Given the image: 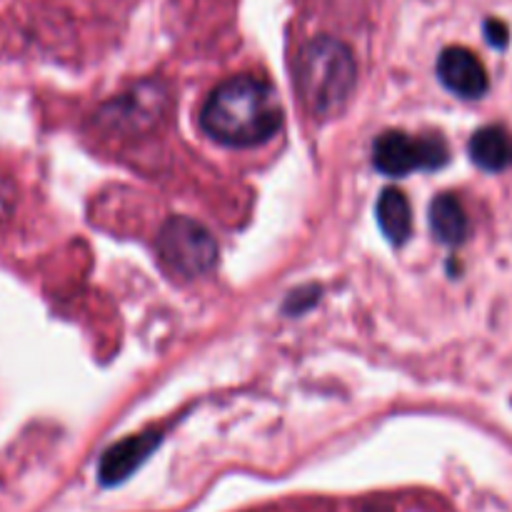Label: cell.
<instances>
[{
  "label": "cell",
  "instance_id": "obj_2",
  "mask_svg": "<svg viewBox=\"0 0 512 512\" xmlns=\"http://www.w3.org/2000/svg\"><path fill=\"white\" fill-rule=\"evenodd\" d=\"M358 80V68L350 48L340 40L320 35L310 40L298 55L295 85L305 108L318 118L343 110Z\"/></svg>",
  "mask_w": 512,
  "mask_h": 512
},
{
  "label": "cell",
  "instance_id": "obj_6",
  "mask_svg": "<svg viewBox=\"0 0 512 512\" xmlns=\"http://www.w3.org/2000/svg\"><path fill=\"white\" fill-rule=\"evenodd\" d=\"M438 78L460 98H483L488 93V73L478 55L468 48H445L438 58Z\"/></svg>",
  "mask_w": 512,
  "mask_h": 512
},
{
  "label": "cell",
  "instance_id": "obj_10",
  "mask_svg": "<svg viewBox=\"0 0 512 512\" xmlns=\"http://www.w3.org/2000/svg\"><path fill=\"white\" fill-rule=\"evenodd\" d=\"M375 213H378L380 230H383V235L390 243L403 245L410 238V230H413V210H410L405 193H400L398 188L383 190Z\"/></svg>",
  "mask_w": 512,
  "mask_h": 512
},
{
  "label": "cell",
  "instance_id": "obj_12",
  "mask_svg": "<svg viewBox=\"0 0 512 512\" xmlns=\"http://www.w3.org/2000/svg\"><path fill=\"white\" fill-rule=\"evenodd\" d=\"M8 205H10V190H8V185L0 183V215L8 210Z\"/></svg>",
  "mask_w": 512,
  "mask_h": 512
},
{
  "label": "cell",
  "instance_id": "obj_1",
  "mask_svg": "<svg viewBox=\"0 0 512 512\" xmlns=\"http://www.w3.org/2000/svg\"><path fill=\"white\" fill-rule=\"evenodd\" d=\"M283 105L265 80L238 75L220 83L200 110V128L228 148H253L278 133Z\"/></svg>",
  "mask_w": 512,
  "mask_h": 512
},
{
  "label": "cell",
  "instance_id": "obj_3",
  "mask_svg": "<svg viewBox=\"0 0 512 512\" xmlns=\"http://www.w3.org/2000/svg\"><path fill=\"white\" fill-rule=\"evenodd\" d=\"M163 263L180 278H200L218 263V243L205 225L190 218H170L158 235Z\"/></svg>",
  "mask_w": 512,
  "mask_h": 512
},
{
  "label": "cell",
  "instance_id": "obj_7",
  "mask_svg": "<svg viewBox=\"0 0 512 512\" xmlns=\"http://www.w3.org/2000/svg\"><path fill=\"white\" fill-rule=\"evenodd\" d=\"M163 435L158 430H150V433L130 435L123 443L113 445L110 450H105L103 460H100L98 478L105 488H113V485L125 483L145 460L153 455V450L158 448Z\"/></svg>",
  "mask_w": 512,
  "mask_h": 512
},
{
  "label": "cell",
  "instance_id": "obj_4",
  "mask_svg": "<svg viewBox=\"0 0 512 512\" xmlns=\"http://www.w3.org/2000/svg\"><path fill=\"white\" fill-rule=\"evenodd\" d=\"M450 160V150L443 138L428 135V138H413L403 130H388L378 135L373 145V163L380 173L408 175L413 170H438Z\"/></svg>",
  "mask_w": 512,
  "mask_h": 512
},
{
  "label": "cell",
  "instance_id": "obj_9",
  "mask_svg": "<svg viewBox=\"0 0 512 512\" xmlns=\"http://www.w3.org/2000/svg\"><path fill=\"white\" fill-rule=\"evenodd\" d=\"M430 228L433 235L445 245H460L468 238V215H465L463 205L455 195L445 193L438 195L430 205Z\"/></svg>",
  "mask_w": 512,
  "mask_h": 512
},
{
  "label": "cell",
  "instance_id": "obj_8",
  "mask_svg": "<svg viewBox=\"0 0 512 512\" xmlns=\"http://www.w3.org/2000/svg\"><path fill=\"white\" fill-rule=\"evenodd\" d=\"M470 158L488 173H503L512 165V135L500 125L480 128L470 138Z\"/></svg>",
  "mask_w": 512,
  "mask_h": 512
},
{
  "label": "cell",
  "instance_id": "obj_5",
  "mask_svg": "<svg viewBox=\"0 0 512 512\" xmlns=\"http://www.w3.org/2000/svg\"><path fill=\"white\" fill-rule=\"evenodd\" d=\"M168 93L158 83H140L98 110L95 120L113 135H143L163 120Z\"/></svg>",
  "mask_w": 512,
  "mask_h": 512
},
{
  "label": "cell",
  "instance_id": "obj_11",
  "mask_svg": "<svg viewBox=\"0 0 512 512\" xmlns=\"http://www.w3.org/2000/svg\"><path fill=\"white\" fill-rule=\"evenodd\" d=\"M485 38H488V43L495 45V48H505V45H508V40H510L508 25H505L503 20L490 18L488 23H485Z\"/></svg>",
  "mask_w": 512,
  "mask_h": 512
}]
</instances>
